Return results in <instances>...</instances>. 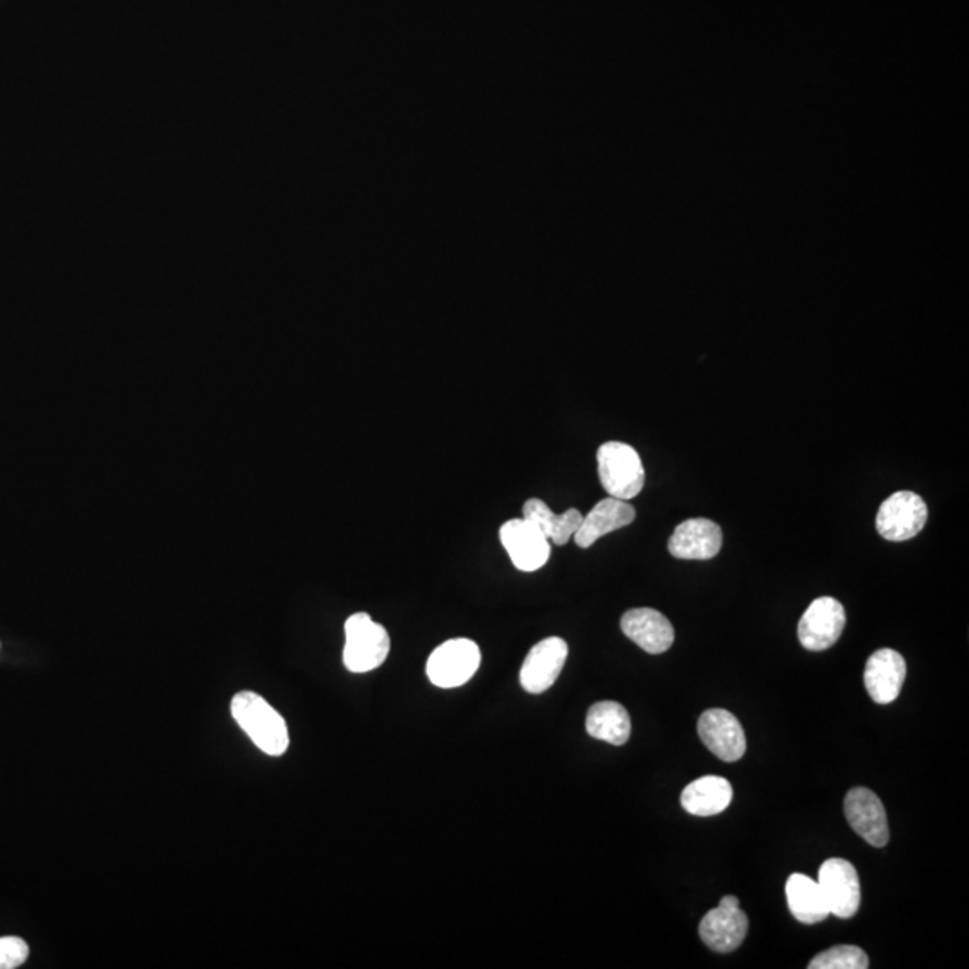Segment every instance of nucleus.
Instances as JSON below:
<instances>
[{
    "label": "nucleus",
    "mask_w": 969,
    "mask_h": 969,
    "mask_svg": "<svg viewBox=\"0 0 969 969\" xmlns=\"http://www.w3.org/2000/svg\"><path fill=\"white\" fill-rule=\"evenodd\" d=\"M230 711L255 747L268 756H282L290 747L286 720L275 707L253 692H241L232 698Z\"/></svg>",
    "instance_id": "obj_1"
},
{
    "label": "nucleus",
    "mask_w": 969,
    "mask_h": 969,
    "mask_svg": "<svg viewBox=\"0 0 969 969\" xmlns=\"http://www.w3.org/2000/svg\"><path fill=\"white\" fill-rule=\"evenodd\" d=\"M598 476L605 492L616 499H634L645 487V467L633 445L605 442L599 445Z\"/></svg>",
    "instance_id": "obj_2"
},
{
    "label": "nucleus",
    "mask_w": 969,
    "mask_h": 969,
    "mask_svg": "<svg viewBox=\"0 0 969 969\" xmlns=\"http://www.w3.org/2000/svg\"><path fill=\"white\" fill-rule=\"evenodd\" d=\"M390 654L386 628L366 613L352 614L345 622L343 663L352 674H366L383 665Z\"/></svg>",
    "instance_id": "obj_3"
},
{
    "label": "nucleus",
    "mask_w": 969,
    "mask_h": 969,
    "mask_svg": "<svg viewBox=\"0 0 969 969\" xmlns=\"http://www.w3.org/2000/svg\"><path fill=\"white\" fill-rule=\"evenodd\" d=\"M482 665V652L476 643L465 637L450 639L436 646L427 659L426 674L436 688L451 689L473 679Z\"/></svg>",
    "instance_id": "obj_4"
},
{
    "label": "nucleus",
    "mask_w": 969,
    "mask_h": 969,
    "mask_svg": "<svg viewBox=\"0 0 969 969\" xmlns=\"http://www.w3.org/2000/svg\"><path fill=\"white\" fill-rule=\"evenodd\" d=\"M928 519L927 503L910 491H899L881 503L876 514V529L892 543L909 541L925 528Z\"/></svg>",
    "instance_id": "obj_5"
},
{
    "label": "nucleus",
    "mask_w": 969,
    "mask_h": 969,
    "mask_svg": "<svg viewBox=\"0 0 969 969\" xmlns=\"http://www.w3.org/2000/svg\"><path fill=\"white\" fill-rule=\"evenodd\" d=\"M817 884L822 890L829 914L840 919H849L860 909V880L851 861L829 858L820 866Z\"/></svg>",
    "instance_id": "obj_6"
},
{
    "label": "nucleus",
    "mask_w": 969,
    "mask_h": 969,
    "mask_svg": "<svg viewBox=\"0 0 969 969\" xmlns=\"http://www.w3.org/2000/svg\"><path fill=\"white\" fill-rule=\"evenodd\" d=\"M503 548L519 572L534 573L546 566L552 546L546 535L526 517L506 521L499 528Z\"/></svg>",
    "instance_id": "obj_7"
},
{
    "label": "nucleus",
    "mask_w": 969,
    "mask_h": 969,
    "mask_svg": "<svg viewBox=\"0 0 969 969\" xmlns=\"http://www.w3.org/2000/svg\"><path fill=\"white\" fill-rule=\"evenodd\" d=\"M846 627V610L838 599L822 596L811 602L803 614L797 636L806 650H828L842 636Z\"/></svg>",
    "instance_id": "obj_8"
},
{
    "label": "nucleus",
    "mask_w": 969,
    "mask_h": 969,
    "mask_svg": "<svg viewBox=\"0 0 969 969\" xmlns=\"http://www.w3.org/2000/svg\"><path fill=\"white\" fill-rule=\"evenodd\" d=\"M567 643L563 637H546L528 652L521 666V686L528 694H544L557 683L567 659Z\"/></svg>",
    "instance_id": "obj_9"
},
{
    "label": "nucleus",
    "mask_w": 969,
    "mask_h": 969,
    "mask_svg": "<svg viewBox=\"0 0 969 969\" xmlns=\"http://www.w3.org/2000/svg\"><path fill=\"white\" fill-rule=\"evenodd\" d=\"M844 814L855 834L872 848H884L889 842L886 808L875 791L864 787L849 790L844 799Z\"/></svg>",
    "instance_id": "obj_10"
},
{
    "label": "nucleus",
    "mask_w": 969,
    "mask_h": 969,
    "mask_svg": "<svg viewBox=\"0 0 969 969\" xmlns=\"http://www.w3.org/2000/svg\"><path fill=\"white\" fill-rule=\"evenodd\" d=\"M698 736L707 749L718 759L733 764L738 761L747 749L744 727L738 718L726 709H709L698 718Z\"/></svg>",
    "instance_id": "obj_11"
},
{
    "label": "nucleus",
    "mask_w": 969,
    "mask_h": 969,
    "mask_svg": "<svg viewBox=\"0 0 969 969\" xmlns=\"http://www.w3.org/2000/svg\"><path fill=\"white\" fill-rule=\"evenodd\" d=\"M721 528L704 517L684 521L668 541V552L680 561H709L721 549Z\"/></svg>",
    "instance_id": "obj_12"
},
{
    "label": "nucleus",
    "mask_w": 969,
    "mask_h": 969,
    "mask_svg": "<svg viewBox=\"0 0 969 969\" xmlns=\"http://www.w3.org/2000/svg\"><path fill=\"white\" fill-rule=\"evenodd\" d=\"M907 679V663L892 648L876 650L866 665L864 683L867 694L876 704L895 703Z\"/></svg>",
    "instance_id": "obj_13"
},
{
    "label": "nucleus",
    "mask_w": 969,
    "mask_h": 969,
    "mask_svg": "<svg viewBox=\"0 0 969 969\" xmlns=\"http://www.w3.org/2000/svg\"><path fill=\"white\" fill-rule=\"evenodd\" d=\"M622 630L630 642L648 654H665L674 645L675 630L670 619L659 610L642 609L627 610L623 614Z\"/></svg>",
    "instance_id": "obj_14"
},
{
    "label": "nucleus",
    "mask_w": 969,
    "mask_h": 969,
    "mask_svg": "<svg viewBox=\"0 0 969 969\" xmlns=\"http://www.w3.org/2000/svg\"><path fill=\"white\" fill-rule=\"evenodd\" d=\"M634 519H636V508L630 503L616 499V497H605L602 502L596 503L595 508L589 514L584 515V519H582L573 538H575L578 548H591L598 538L633 525Z\"/></svg>",
    "instance_id": "obj_15"
},
{
    "label": "nucleus",
    "mask_w": 969,
    "mask_h": 969,
    "mask_svg": "<svg viewBox=\"0 0 969 969\" xmlns=\"http://www.w3.org/2000/svg\"><path fill=\"white\" fill-rule=\"evenodd\" d=\"M749 932V919L740 909H726L718 905L700 921L698 933L707 948L718 953H729L740 948Z\"/></svg>",
    "instance_id": "obj_16"
},
{
    "label": "nucleus",
    "mask_w": 969,
    "mask_h": 969,
    "mask_svg": "<svg viewBox=\"0 0 969 969\" xmlns=\"http://www.w3.org/2000/svg\"><path fill=\"white\" fill-rule=\"evenodd\" d=\"M733 801V787L720 776H704L684 788L680 805L695 817L721 814Z\"/></svg>",
    "instance_id": "obj_17"
},
{
    "label": "nucleus",
    "mask_w": 969,
    "mask_h": 969,
    "mask_svg": "<svg viewBox=\"0 0 969 969\" xmlns=\"http://www.w3.org/2000/svg\"><path fill=\"white\" fill-rule=\"evenodd\" d=\"M787 901L791 916L805 925H817L831 916L819 884L801 872L788 878Z\"/></svg>",
    "instance_id": "obj_18"
},
{
    "label": "nucleus",
    "mask_w": 969,
    "mask_h": 969,
    "mask_svg": "<svg viewBox=\"0 0 969 969\" xmlns=\"http://www.w3.org/2000/svg\"><path fill=\"white\" fill-rule=\"evenodd\" d=\"M523 517L537 525V528L548 537L549 543L564 546L576 534V529L584 519V514L576 508H569L564 514H555L549 508L548 503L532 497L523 505Z\"/></svg>",
    "instance_id": "obj_19"
},
{
    "label": "nucleus",
    "mask_w": 969,
    "mask_h": 969,
    "mask_svg": "<svg viewBox=\"0 0 969 969\" xmlns=\"http://www.w3.org/2000/svg\"><path fill=\"white\" fill-rule=\"evenodd\" d=\"M586 729L589 736L596 740L607 741L610 745L627 744L630 738V717L622 704L613 700L596 703L591 707L586 718Z\"/></svg>",
    "instance_id": "obj_20"
},
{
    "label": "nucleus",
    "mask_w": 969,
    "mask_h": 969,
    "mask_svg": "<svg viewBox=\"0 0 969 969\" xmlns=\"http://www.w3.org/2000/svg\"><path fill=\"white\" fill-rule=\"evenodd\" d=\"M810 969H867L869 957L858 946L840 945L828 948L811 959Z\"/></svg>",
    "instance_id": "obj_21"
},
{
    "label": "nucleus",
    "mask_w": 969,
    "mask_h": 969,
    "mask_svg": "<svg viewBox=\"0 0 969 969\" xmlns=\"http://www.w3.org/2000/svg\"><path fill=\"white\" fill-rule=\"evenodd\" d=\"M29 946L20 937H0V969H14L24 965Z\"/></svg>",
    "instance_id": "obj_22"
},
{
    "label": "nucleus",
    "mask_w": 969,
    "mask_h": 969,
    "mask_svg": "<svg viewBox=\"0 0 969 969\" xmlns=\"http://www.w3.org/2000/svg\"><path fill=\"white\" fill-rule=\"evenodd\" d=\"M720 907H726V909H740V899L736 898V896H726V898H721Z\"/></svg>",
    "instance_id": "obj_23"
}]
</instances>
